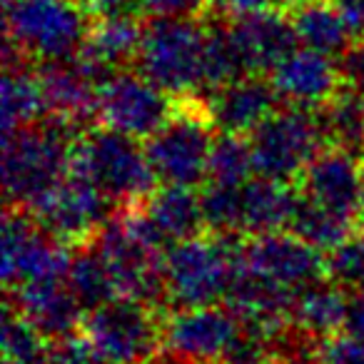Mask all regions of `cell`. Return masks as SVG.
<instances>
[{
  "mask_svg": "<svg viewBox=\"0 0 364 364\" xmlns=\"http://www.w3.org/2000/svg\"><path fill=\"white\" fill-rule=\"evenodd\" d=\"M46 117V87L36 63L3 68V132L36 125Z\"/></svg>",
  "mask_w": 364,
  "mask_h": 364,
  "instance_id": "obj_24",
  "label": "cell"
},
{
  "mask_svg": "<svg viewBox=\"0 0 364 364\" xmlns=\"http://www.w3.org/2000/svg\"><path fill=\"white\" fill-rule=\"evenodd\" d=\"M28 210L53 237L68 247H77L90 242L117 208L87 177L68 172Z\"/></svg>",
  "mask_w": 364,
  "mask_h": 364,
  "instance_id": "obj_10",
  "label": "cell"
},
{
  "mask_svg": "<svg viewBox=\"0 0 364 364\" xmlns=\"http://www.w3.org/2000/svg\"><path fill=\"white\" fill-rule=\"evenodd\" d=\"M145 364H198V362H193V359L182 357V354H175V352H170V349L162 347L160 352H157L152 359H147Z\"/></svg>",
  "mask_w": 364,
  "mask_h": 364,
  "instance_id": "obj_40",
  "label": "cell"
},
{
  "mask_svg": "<svg viewBox=\"0 0 364 364\" xmlns=\"http://www.w3.org/2000/svg\"><path fill=\"white\" fill-rule=\"evenodd\" d=\"M92 23L82 0H6V38L38 65L75 58Z\"/></svg>",
  "mask_w": 364,
  "mask_h": 364,
  "instance_id": "obj_4",
  "label": "cell"
},
{
  "mask_svg": "<svg viewBox=\"0 0 364 364\" xmlns=\"http://www.w3.org/2000/svg\"><path fill=\"white\" fill-rule=\"evenodd\" d=\"M337 63L344 90L364 97V41H354Z\"/></svg>",
  "mask_w": 364,
  "mask_h": 364,
  "instance_id": "obj_36",
  "label": "cell"
},
{
  "mask_svg": "<svg viewBox=\"0 0 364 364\" xmlns=\"http://www.w3.org/2000/svg\"><path fill=\"white\" fill-rule=\"evenodd\" d=\"M242 235L203 232L172 242L165 252L167 309L220 304L242 267Z\"/></svg>",
  "mask_w": 364,
  "mask_h": 364,
  "instance_id": "obj_2",
  "label": "cell"
},
{
  "mask_svg": "<svg viewBox=\"0 0 364 364\" xmlns=\"http://www.w3.org/2000/svg\"><path fill=\"white\" fill-rule=\"evenodd\" d=\"M65 282L85 312L120 297L110 267L105 264L102 255L97 252V247L92 242L73 247L70 262H68L65 269Z\"/></svg>",
  "mask_w": 364,
  "mask_h": 364,
  "instance_id": "obj_27",
  "label": "cell"
},
{
  "mask_svg": "<svg viewBox=\"0 0 364 364\" xmlns=\"http://www.w3.org/2000/svg\"><path fill=\"white\" fill-rule=\"evenodd\" d=\"M327 279L344 292H364V237L354 232L342 245L324 252Z\"/></svg>",
  "mask_w": 364,
  "mask_h": 364,
  "instance_id": "obj_32",
  "label": "cell"
},
{
  "mask_svg": "<svg viewBox=\"0 0 364 364\" xmlns=\"http://www.w3.org/2000/svg\"><path fill=\"white\" fill-rule=\"evenodd\" d=\"M284 230L297 235L299 240H304L312 247H317L319 252H329L332 247L342 245L344 240L357 232V220L307 198L297 188V200H294L292 215H289V223Z\"/></svg>",
  "mask_w": 364,
  "mask_h": 364,
  "instance_id": "obj_25",
  "label": "cell"
},
{
  "mask_svg": "<svg viewBox=\"0 0 364 364\" xmlns=\"http://www.w3.org/2000/svg\"><path fill=\"white\" fill-rule=\"evenodd\" d=\"M70 172L87 177L115 203V208L140 203L160 185L147 160L145 145H140L137 137L100 122L77 135L73 145Z\"/></svg>",
  "mask_w": 364,
  "mask_h": 364,
  "instance_id": "obj_3",
  "label": "cell"
},
{
  "mask_svg": "<svg viewBox=\"0 0 364 364\" xmlns=\"http://www.w3.org/2000/svg\"><path fill=\"white\" fill-rule=\"evenodd\" d=\"M165 309L115 297L85 312L82 329L107 364H145L165 347Z\"/></svg>",
  "mask_w": 364,
  "mask_h": 364,
  "instance_id": "obj_7",
  "label": "cell"
},
{
  "mask_svg": "<svg viewBox=\"0 0 364 364\" xmlns=\"http://www.w3.org/2000/svg\"><path fill=\"white\" fill-rule=\"evenodd\" d=\"M38 73L46 87L48 115L60 117L80 130L97 125L100 82L85 70L77 58L41 63Z\"/></svg>",
  "mask_w": 364,
  "mask_h": 364,
  "instance_id": "obj_18",
  "label": "cell"
},
{
  "mask_svg": "<svg viewBox=\"0 0 364 364\" xmlns=\"http://www.w3.org/2000/svg\"><path fill=\"white\" fill-rule=\"evenodd\" d=\"M3 359L16 364H43L50 349V339L36 327L28 317H23L11 302L3 307Z\"/></svg>",
  "mask_w": 364,
  "mask_h": 364,
  "instance_id": "obj_31",
  "label": "cell"
},
{
  "mask_svg": "<svg viewBox=\"0 0 364 364\" xmlns=\"http://www.w3.org/2000/svg\"><path fill=\"white\" fill-rule=\"evenodd\" d=\"M240 317L228 304L167 309L165 314V349L198 364H220L235 342Z\"/></svg>",
  "mask_w": 364,
  "mask_h": 364,
  "instance_id": "obj_13",
  "label": "cell"
},
{
  "mask_svg": "<svg viewBox=\"0 0 364 364\" xmlns=\"http://www.w3.org/2000/svg\"><path fill=\"white\" fill-rule=\"evenodd\" d=\"M294 33L302 48L342 58L354 43L349 23L337 0H294L289 6Z\"/></svg>",
  "mask_w": 364,
  "mask_h": 364,
  "instance_id": "obj_23",
  "label": "cell"
},
{
  "mask_svg": "<svg viewBox=\"0 0 364 364\" xmlns=\"http://www.w3.org/2000/svg\"><path fill=\"white\" fill-rule=\"evenodd\" d=\"M215 135L203 92L180 97L170 120L145 140L147 160L160 185H205Z\"/></svg>",
  "mask_w": 364,
  "mask_h": 364,
  "instance_id": "obj_5",
  "label": "cell"
},
{
  "mask_svg": "<svg viewBox=\"0 0 364 364\" xmlns=\"http://www.w3.org/2000/svg\"><path fill=\"white\" fill-rule=\"evenodd\" d=\"M342 332L349 334L352 339H357L364 347V292H349Z\"/></svg>",
  "mask_w": 364,
  "mask_h": 364,
  "instance_id": "obj_37",
  "label": "cell"
},
{
  "mask_svg": "<svg viewBox=\"0 0 364 364\" xmlns=\"http://www.w3.org/2000/svg\"><path fill=\"white\" fill-rule=\"evenodd\" d=\"M203 48L205 23L147 18L135 70L177 100L198 95L205 90Z\"/></svg>",
  "mask_w": 364,
  "mask_h": 364,
  "instance_id": "obj_6",
  "label": "cell"
},
{
  "mask_svg": "<svg viewBox=\"0 0 364 364\" xmlns=\"http://www.w3.org/2000/svg\"><path fill=\"white\" fill-rule=\"evenodd\" d=\"M230 28L252 75H269L299 46L292 18L279 8L230 16Z\"/></svg>",
  "mask_w": 364,
  "mask_h": 364,
  "instance_id": "obj_17",
  "label": "cell"
},
{
  "mask_svg": "<svg viewBox=\"0 0 364 364\" xmlns=\"http://www.w3.org/2000/svg\"><path fill=\"white\" fill-rule=\"evenodd\" d=\"M302 195L357 220L364 213L362 157L337 145H327L314 155L297 180Z\"/></svg>",
  "mask_w": 364,
  "mask_h": 364,
  "instance_id": "obj_14",
  "label": "cell"
},
{
  "mask_svg": "<svg viewBox=\"0 0 364 364\" xmlns=\"http://www.w3.org/2000/svg\"><path fill=\"white\" fill-rule=\"evenodd\" d=\"M140 205L147 218H150V223L157 228V232L170 245L208 232L203 193H198V188L157 185Z\"/></svg>",
  "mask_w": 364,
  "mask_h": 364,
  "instance_id": "obj_22",
  "label": "cell"
},
{
  "mask_svg": "<svg viewBox=\"0 0 364 364\" xmlns=\"http://www.w3.org/2000/svg\"><path fill=\"white\" fill-rule=\"evenodd\" d=\"M203 75L205 90L228 85L232 80H240L247 73V65L242 60L237 43H235L230 18H213L205 23V48H203Z\"/></svg>",
  "mask_w": 364,
  "mask_h": 364,
  "instance_id": "obj_28",
  "label": "cell"
},
{
  "mask_svg": "<svg viewBox=\"0 0 364 364\" xmlns=\"http://www.w3.org/2000/svg\"><path fill=\"white\" fill-rule=\"evenodd\" d=\"M357 232H359V235H362V237H364V213L359 215V223H357Z\"/></svg>",
  "mask_w": 364,
  "mask_h": 364,
  "instance_id": "obj_41",
  "label": "cell"
},
{
  "mask_svg": "<svg viewBox=\"0 0 364 364\" xmlns=\"http://www.w3.org/2000/svg\"><path fill=\"white\" fill-rule=\"evenodd\" d=\"M210 120L218 132L250 135L284 105L269 75H245L228 85L203 90Z\"/></svg>",
  "mask_w": 364,
  "mask_h": 364,
  "instance_id": "obj_16",
  "label": "cell"
},
{
  "mask_svg": "<svg viewBox=\"0 0 364 364\" xmlns=\"http://www.w3.org/2000/svg\"><path fill=\"white\" fill-rule=\"evenodd\" d=\"M3 364H16V362H8V359H6V362H3Z\"/></svg>",
  "mask_w": 364,
  "mask_h": 364,
  "instance_id": "obj_44",
  "label": "cell"
},
{
  "mask_svg": "<svg viewBox=\"0 0 364 364\" xmlns=\"http://www.w3.org/2000/svg\"><path fill=\"white\" fill-rule=\"evenodd\" d=\"M319 364H364V347L344 332L324 337L319 349Z\"/></svg>",
  "mask_w": 364,
  "mask_h": 364,
  "instance_id": "obj_35",
  "label": "cell"
},
{
  "mask_svg": "<svg viewBox=\"0 0 364 364\" xmlns=\"http://www.w3.org/2000/svg\"><path fill=\"white\" fill-rule=\"evenodd\" d=\"M6 302H11L23 317L31 319L50 342L80 332L85 319V309L68 287L65 277L41 279L11 289L6 292Z\"/></svg>",
  "mask_w": 364,
  "mask_h": 364,
  "instance_id": "obj_19",
  "label": "cell"
},
{
  "mask_svg": "<svg viewBox=\"0 0 364 364\" xmlns=\"http://www.w3.org/2000/svg\"><path fill=\"white\" fill-rule=\"evenodd\" d=\"M80 127L48 115L36 125L3 132V193L6 205L33 208L70 172L73 145Z\"/></svg>",
  "mask_w": 364,
  "mask_h": 364,
  "instance_id": "obj_1",
  "label": "cell"
},
{
  "mask_svg": "<svg viewBox=\"0 0 364 364\" xmlns=\"http://www.w3.org/2000/svg\"><path fill=\"white\" fill-rule=\"evenodd\" d=\"M362 193H364V155H362Z\"/></svg>",
  "mask_w": 364,
  "mask_h": 364,
  "instance_id": "obj_43",
  "label": "cell"
},
{
  "mask_svg": "<svg viewBox=\"0 0 364 364\" xmlns=\"http://www.w3.org/2000/svg\"><path fill=\"white\" fill-rule=\"evenodd\" d=\"M269 80L284 105L304 107V110H319L329 100H334L344 87L337 58L302 46L294 48L269 73Z\"/></svg>",
  "mask_w": 364,
  "mask_h": 364,
  "instance_id": "obj_15",
  "label": "cell"
},
{
  "mask_svg": "<svg viewBox=\"0 0 364 364\" xmlns=\"http://www.w3.org/2000/svg\"><path fill=\"white\" fill-rule=\"evenodd\" d=\"M228 16H242V13L267 11V8H282L284 3L292 6L294 0H213Z\"/></svg>",
  "mask_w": 364,
  "mask_h": 364,
  "instance_id": "obj_38",
  "label": "cell"
},
{
  "mask_svg": "<svg viewBox=\"0 0 364 364\" xmlns=\"http://www.w3.org/2000/svg\"><path fill=\"white\" fill-rule=\"evenodd\" d=\"M319 120L327 145H337L354 155H364V97L352 90H339L334 100L319 107Z\"/></svg>",
  "mask_w": 364,
  "mask_h": 364,
  "instance_id": "obj_29",
  "label": "cell"
},
{
  "mask_svg": "<svg viewBox=\"0 0 364 364\" xmlns=\"http://www.w3.org/2000/svg\"><path fill=\"white\" fill-rule=\"evenodd\" d=\"M142 31H145V23L137 21V16L95 21L85 46L75 58L102 85L117 70L135 68L137 50H140L142 43Z\"/></svg>",
  "mask_w": 364,
  "mask_h": 364,
  "instance_id": "obj_20",
  "label": "cell"
},
{
  "mask_svg": "<svg viewBox=\"0 0 364 364\" xmlns=\"http://www.w3.org/2000/svg\"><path fill=\"white\" fill-rule=\"evenodd\" d=\"M73 247L55 240L28 208L6 205L3 215V284L6 292L50 277H65Z\"/></svg>",
  "mask_w": 364,
  "mask_h": 364,
  "instance_id": "obj_9",
  "label": "cell"
},
{
  "mask_svg": "<svg viewBox=\"0 0 364 364\" xmlns=\"http://www.w3.org/2000/svg\"><path fill=\"white\" fill-rule=\"evenodd\" d=\"M347 302L349 292H344L342 287H337L329 279H322V282L304 287L294 297L289 319L304 327L307 332L317 334V337H329L334 332H342Z\"/></svg>",
  "mask_w": 364,
  "mask_h": 364,
  "instance_id": "obj_26",
  "label": "cell"
},
{
  "mask_svg": "<svg viewBox=\"0 0 364 364\" xmlns=\"http://www.w3.org/2000/svg\"><path fill=\"white\" fill-rule=\"evenodd\" d=\"M250 177H255L250 135L218 132L213 142V150H210L208 182L210 185H242Z\"/></svg>",
  "mask_w": 364,
  "mask_h": 364,
  "instance_id": "obj_30",
  "label": "cell"
},
{
  "mask_svg": "<svg viewBox=\"0 0 364 364\" xmlns=\"http://www.w3.org/2000/svg\"><path fill=\"white\" fill-rule=\"evenodd\" d=\"M177 107V97L147 80L140 70H117L100 85L97 122L137 140L152 137Z\"/></svg>",
  "mask_w": 364,
  "mask_h": 364,
  "instance_id": "obj_11",
  "label": "cell"
},
{
  "mask_svg": "<svg viewBox=\"0 0 364 364\" xmlns=\"http://www.w3.org/2000/svg\"><path fill=\"white\" fill-rule=\"evenodd\" d=\"M140 13L147 18H170V21H200L213 13V0H137Z\"/></svg>",
  "mask_w": 364,
  "mask_h": 364,
  "instance_id": "obj_34",
  "label": "cell"
},
{
  "mask_svg": "<svg viewBox=\"0 0 364 364\" xmlns=\"http://www.w3.org/2000/svg\"><path fill=\"white\" fill-rule=\"evenodd\" d=\"M43 364H107V362L100 357V352L92 347V342L85 334L75 332L50 342V349H48V357Z\"/></svg>",
  "mask_w": 364,
  "mask_h": 364,
  "instance_id": "obj_33",
  "label": "cell"
},
{
  "mask_svg": "<svg viewBox=\"0 0 364 364\" xmlns=\"http://www.w3.org/2000/svg\"><path fill=\"white\" fill-rule=\"evenodd\" d=\"M354 41H364V0H337Z\"/></svg>",
  "mask_w": 364,
  "mask_h": 364,
  "instance_id": "obj_39",
  "label": "cell"
},
{
  "mask_svg": "<svg viewBox=\"0 0 364 364\" xmlns=\"http://www.w3.org/2000/svg\"><path fill=\"white\" fill-rule=\"evenodd\" d=\"M242 262L250 272L289 292H302L309 284L327 279L324 252L287 230L245 237Z\"/></svg>",
  "mask_w": 364,
  "mask_h": 364,
  "instance_id": "obj_12",
  "label": "cell"
},
{
  "mask_svg": "<svg viewBox=\"0 0 364 364\" xmlns=\"http://www.w3.org/2000/svg\"><path fill=\"white\" fill-rule=\"evenodd\" d=\"M294 200H297V185L292 182L269 180L262 175L250 177L240 185V235L255 237V235L284 230L292 215Z\"/></svg>",
  "mask_w": 364,
  "mask_h": 364,
  "instance_id": "obj_21",
  "label": "cell"
},
{
  "mask_svg": "<svg viewBox=\"0 0 364 364\" xmlns=\"http://www.w3.org/2000/svg\"><path fill=\"white\" fill-rule=\"evenodd\" d=\"M257 364H282V362H277V359L269 357V359H262V362H257Z\"/></svg>",
  "mask_w": 364,
  "mask_h": 364,
  "instance_id": "obj_42",
  "label": "cell"
},
{
  "mask_svg": "<svg viewBox=\"0 0 364 364\" xmlns=\"http://www.w3.org/2000/svg\"><path fill=\"white\" fill-rule=\"evenodd\" d=\"M250 145L255 175L297 185L314 155L327 147V137L317 110L282 105L250 132Z\"/></svg>",
  "mask_w": 364,
  "mask_h": 364,
  "instance_id": "obj_8",
  "label": "cell"
}]
</instances>
